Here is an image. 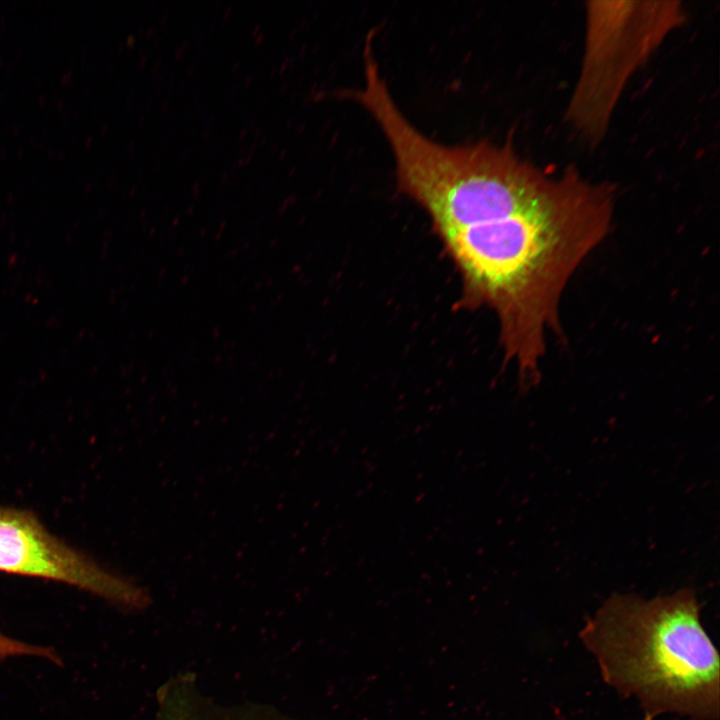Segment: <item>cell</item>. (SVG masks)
Listing matches in <instances>:
<instances>
[{
	"label": "cell",
	"instance_id": "6da1fadb",
	"mask_svg": "<svg viewBox=\"0 0 720 720\" xmlns=\"http://www.w3.org/2000/svg\"><path fill=\"white\" fill-rule=\"evenodd\" d=\"M615 196L568 167L525 206L437 234L462 282L460 304L495 313L524 386L537 384L548 336L561 333L568 282L610 232Z\"/></svg>",
	"mask_w": 720,
	"mask_h": 720
},
{
	"label": "cell",
	"instance_id": "7a4b0ae2",
	"mask_svg": "<svg viewBox=\"0 0 720 720\" xmlns=\"http://www.w3.org/2000/svg\"><path fill=\"white\" fill-rule=\"evenodd\" d=\"M603 682L653 719L719 720L720 657L689 588L611 595L578 633Z\"/></svg>",
	"mask_w": 720,
	"mask_h": 720
},
{
	"label": "cell",
	"instance_id": "3957f363",
	"mask_svg": "<svg viewBox=\"0 0 720 720\" xmlns=\"http://www.w3.org/2000/svg\"><path fill=\"white\" fill-rule=\"evenodd\" d=\"M373 33L364 42V84L343 95L378 123L395 159L399 190L426 211L436 234L515 210L547 187L552 177L522 159L511 144L485 140L446 146L421 134L389 93L372 50Z\"/></svg>",
	"mask_w": 720,
	"mask_h": 720
},
{
	"label": "cell",
	"instance_id": "277c9868",
	"mask_svg": "<svg viewBox=\"0 0 720 720\" xmlns=\"http://www.w3.org/2000/svg\"><path fill=\"white\" fill-rule=\"evenodd\" d=\"M586 43L568 122L600 140L629 77L685 20L678 1H590Z\"/></svg>",
	"mask_w": 720,
	"mask_h": 720
},
{
	"label": "cell",
	"instance_id": "5b68a950",
	"mask_svg": "<svg viewBox=\"0 0 720 720\" xmlns=\"http://www.w3.org/2000/svg\"><path fill=\"white\" fill-rule=\"evenodd\" d=\"M0 571L75 586L127 611L151 605L149 591L51 534L33 511L0 505Z\"/></svg>",
	"mask_w": 720,
	"mask_h": 720
},
{
	"label": "cell",
	"instance_id": "8992f818",
	"mask_svg": "<svg viewBox=\"0 0 720 720\" xmlns=\"http://www.w3.org/2000/svg\"><path fill=\"white\" fill-rule=\"evenodd\" d=\"M156 720L291 719L267 704H221L200 688L192 673H178L157 690Z\"/></svg>",
	"mask_w": 720,
	"mask_h": 720
},
{
	"label": "cell",
	"instance_id": "52a82bcc",
	"mask_svg": "<svg viewBox=\"0 0 720 720\" xmlns=\"http://www.w3.org/2000/svg\"><path fill=\"white\" fill-rule=\"evenodd\" d=\"M15 649L14 640L0 632V659L10 657Z\"/></svg>",
	"mask_w": 720,
	"mask_h": 720
}]
</instances>
